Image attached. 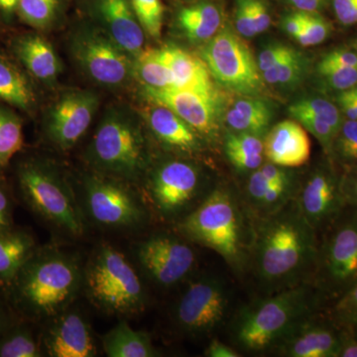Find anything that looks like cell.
I'll return each instance as SVG.
<instances>
[{
	"instance_id": "obj_13",
	"label": "cell",
	"mask_w": 357,
	"mask_h": 357,
	"mask_svg": "<svg viewBox=\"0 0 357 357\" xmlns=\"http://www.w3.org/2000/svg\"><path fill=\"white\" fill-rule=\"evenodd\" d=\"M188 243L184 237L155 234L136 245V258L150 280L171 287L185 280L196 266V252Z\"/></svg>"
},
{
	"instance_id": "obj_37",
	"label": "cell",
	"mask_w": 357,
	"mask_h": 357,
	"mask_svg": "<svg viewBox=\"0 0 357 357\" xmlns=\"http://www.w3.org/2000/svg\"><path fill=\"white\" fill-rule=\"evenodd\" d=\"M303 68L304 64H303L302 57L299 53H297L274 67L261 72L263 81L270 84H282V86L293 84L299 81L300 77H302Z\"/></svg>"
},
{
	"instance_id": "obj_32",
	"label": "cell",
	"mask_w": 357,
	"mask_h": 357,
	"mask_svg": "<svg viewBox=\"0 0 357 357\" xmlns=\"http://www.w3.org/2000/svg\"><path fill=\"white\" fill-rule=\"evenodd\" d=\"M23 144L22 121L13 109L0 105V171L9 165Z\"/></svg>"
},
{
	"instance_id": "obj_12",
	"label": "cell",
	"mask_w": 357,
	"mask_h": 357,
	"mask_svg": "<svg viewBox=\"0 0 357 357\" xmlns=\"http://www.w3.org/2000/svg\"><path fill=\"white\" fill-rule=\"evenodd\" d=\"M229 291L217 277H201L188 285L176 304L174 318L182 332L206 335L220 326L227 316Z\"/></svg>"
},
{
	"instance_id": "obj_22",
	"label": "cell",
	"mask_w": 357,
	"mask_h": 357,
	"mask_svg": "<svg viewBox=\"0 0 357 357\" xmlns=\"http://www.w3.org/2000/svg\"><path fill=\"white\" fill-rule=\"evenodd\" d=\"M155 53L172 70L177 89H190L215 98L211 75L203 59L176 46L155 49Z\"/></svg>"
},
{
	"instance_id": "obj_14",
	"label": "cell",
	"mask_w": 357,
	"mask_h": 357,
	"mask_svg": "<svg viewBox=\"0 0 357 357\" xmlns=\"http://www.w3.org/2000/svg\"><path fill=\"white\" fill-rule=\"evenodd\" d=\"M72 52L82 69L96 83L119 86L126 83L132 73L131 56L107 33L98 30L77 33L73 39Z\"/></svg>"
},
{
	"instance_id": "obj_5",
	"label": "cell",
	"mask_w": 357,
	"mask_h": 357,
	"mask_svg": "<svg viewBox=\"0 0 357 357\" xmlns=\"http://www.w3.org/2000/svg\"><path fill=\"white\" fill-rule=\"evenodd\" d=\"M83 290L89 302L109 314H134L147 304L139 275L121 251L100 244L84 268Z\"/></svg>"
},
{
	"instance_id": "obj_42",
	"label": "cell",
	"mask_w": 357,
	"mask_h": 357,
	"mask_svg": "<svg viewBox=\"0 0 357 357\" xmlns=\"http://www.w3.org/2000/svg\"><path fill=\"white\" fill-rule=\"evenodd\" d=\"M297 53L295 49L287 45L280 43L270 45L258 56V67L261 72H264Z\"/></svg>"
},
{
	"instance_id": "obj_4",
	"label": "cell",
	"mask_w": 357,
	"mask_h": 357,
	"mask_svg": "<svg viewBox=\"0 0 357 357\" xmlns=\"http://www.w3.org/2000/svg\"><path fill=\"white\" fill-rule=\"evenodd\" d=\"M319 292L316 285L304 282L248 305L234 319L237 345L252 354L273 349L294 326L314 314Z\"/></svg>"
},
{
	"instance_id": "obj_43",
	"label": "cell",
	"mask_w": 357,
	"mask_h": 357,
	"mask_svg": "<svg viewBox=\"0 0 357 357\" xmlns=\"http://www.w3.org/2000/svg\"><path fill=\"white\" fill-rule=\"evenodd\" d=\"M335 67L357 68V54L349 50H337L326 54L318 65V70Z\"/></svg>"
},
{
	"instance_id": "obj_35",
	"label": "cell",
	"mask_w": 357,
	"mask_h": 357,
	"mask_svg": "<svg viewBox=\"0 0 357 357\" xmlns=\"http://www.w3.org/2000/svg\"><path fill=\"white\" fill-rule=\"evenodd\" d=\"M58 0H20L17 10L21 20L32 27H47L53 20Z\"/></svg>"
},
{
	"instance_id": "obj_17",
	"label": "cell",
	"mask_w": 357,
	"mask_h": 357,
	"mask_svg": "<svg viewBox=\"0 0 357 357\" xmlns=\"http://www.w3.org/2000/svg\"><path fill=\"white\" fill-rule=\"evenodd\" d=\"M41 337L44 354L51 357H93L98 349L83 314L67 309L49 319Z\"/></svg>"
},
{
	"instance_id": "obj_45",
	"label": "cell",
	"mask_w": 357,
	"mask_h": 357,
	"mask_svg": "<svg viewBox=\"0 0 357 357\" xmlns=\"http://www.w3.org/2000/svg\"><path fill=\"white\" fill-rule=\"evenodd\" d=\"M333 6L335 16L342 24H356L357 0H333Z\"/></svg>"
},
{
	"instance_id": "obj_28",
	"label": "cell",
	"mask_w": 357,
	"mask_h": 357,
	"mask_svg": "<svg viewBox=\"0 0 357 357\" xmlns=\"http://www.w3.org/2000/svg\"><path fill=\"white\" fill-rule=\"evenodd\" d=\"M225 119L234 132L264 136L272 121V112L266 103L257 98H237L229 105Z\"/></svg>"
},
{
	"instance_id": "obj_52",
	"label": "cell",
	"mask_w": 357,
	"mask_h": 357,
	"mask_svg": "<svg viewBox=\"0 0 357 357\" xmlns=\"http://www.w3.org/2000/svg\"><path fill=\"white\" fill-rule=\"evenodd\" d=\"M338 357H357V337L342 332V342Z\"/></svg>"
},
{
	"instance_id": "obj_16",
	"label": "cell",
	"mask_w": 357,
	"mask_h": 357,
	"mask_svg": "<svg viewBox=\"0 0 357 357\" xmlns=\"http://www.w3.org/2000/svg\"><path fill=\"white\" fill-rule=\"evenodd\" d=\"M98 107V98L89 91H73L63 96L47 117V137L59 149L74 147L88 130Z\"/></svg>"
},
{
	"instance_id": "obj_46",
	"label": "cell",
	"mask_w": 357,
	"mask_h": 357,
	"mask_svg": "<svg viewBox=\"0 0 357 357\" xmlns=\"http://www.w3.org/2000/svg\"><path fill=\"white\" fill-rule=\"evenodd\" d=\"M335 311L342 321L357 316V283L340 298Z\"/></svg>"
},
{
	"instance_id": "obj_39",
	"label": "cell",
	"mask_w": 357,
	"mask_h": 357,
	"mask_svg": "<svg viewBox=\"0 0 357 357\" xmlns=\"http://www.w3.org/2000/svg\"><path fill=\"white\" fill-rule=\"evenodd\" d=\"M331 33V25L321 16L306 13L304 30L296 37L302 46H314L323 43Z\"/></svg>"
},
{
	"instance_id": "obj_51",
	"label": "cell",
	"mask_w": 357,
	"mask_h": 357,
	"mask_svg": "<svg viewBox=\"0 0 357 357\" xmlns=\"http://www.w3.org/2000/svg\"><path fill=\"white\" fill-rule=\"evenodd\" d=\"M204 356L208 357H238L241 354L229 345L223 344L218 340H213L204 351Z\"/></svg>"
},
{
	"instance_id": "obj_50",
	"label": "cell",
	"mask_w": 357,
	"mask_h": 357,
	"mask_svg": "<svg viewBox=\"0 0 357 357\" xmlns=\"http://www.w3.org/2000/svg\"><path fill=\"white\" fill-rule=\"evenodd\" d=\"M306 23V13H293L286 16L283 21V28L289 35L296 38L304 30Z\"/></svg>"
},
{
	"instance_id": "obj_21",
	"label": "cell",
	"mask_w": 357,
	"mask_h": 357,
	"mask_svg": "<svg viewBox=\"0 0 357 357\" xmlns=\"http://www.w3.org/2000/svg\"><path fill=\"white\" fill-rule=\"evenodd\" d=\"M96 9L110 38L131 57H137L144 50L145 32L130 0H98Z\"/></svg>"
},
{
	"instance_id": "obj_10",
	"label": "cell",
	"mask_w": 357,
	"mask_h": 357,
	"mask_svg": "<svg viewBox=\"0 0 357 357\" xmlns=\"http://www.w3.org/2000/svg\"><path fill=\"white\" fill-rule=\"evenodd\" d=\"M84 206L89 218L109 229H135L147 222L144 203L126 185L103 176H89L84 183Z\"/></svg>"
},
{
	"instance_id": "obj_2",
	"label": "cell",
	"mask_w": 357,
	"mask_h": 357,
	"mask_svg": "<svg viewBox=\"0 0 357 357\" xmlns=\"http://www.w3.org/2000/svg\"><path fill=\"white\" fill-rule=\"evenodd\" d=\"M83 279L76 256L58 248H37L6 286V297L24 318L50 319L69 309L83 290Z\"/></svg>"
},
{
	"instance_id": "obj_18",
	"label": "cell",
	"mask_w": 357,
	"mask_h": 357,
	"mask_svg": "<svg viewBox=\"0 0 357 357\" xmlns=\"http://www.w3.org/2000/svg\"><path fill=\"white\" fill-rule=\"evenodd\" d=\"M342 332L314 318V314L293 326L275 344L278 356L287 357H338Z\"/></svg>"
},
{
	"instance_id": "obj_19",
	"label": "cell",
	"mask_w": 357,
	"mask_h": 357,
	"mask_svg": "<svg viewBox=\"0 0 357 357\" xmlns=\"http://www.w3.org/2000/svg\"><path fill=\"white\" fill-rule=\"evenodd\" d=\"M145 95L150 102L172 110L202 135L211 136L217 130L215 98L190 89L148 86H145Z\"/></svg>"
},
{
	"instance_id": "obj_31",
	"label": "cell",
	"mask_w": 357,
	"mask_h": 357,
	"mask_svg": "<svg viewBox=\"0 0 357 357\" xmlns=\"http://www.w3.org/2000/svg\"><path fill=\"white\" fill-rule=\"evenodd\" d=\"M41 340L26 324L13 323L0 335V357H41Z\"/></svg>"
},
{
	"instance_id": "obj_20",
	"label": "cell",
	"mask_w": 357,
	"mask_h": 357,
	"mask_svg": "<svg viewBox=\"0 0 357 357\" xmlns=\"http://www.w3.org/2000/svg\"><path fill=\"white\" fill-rule=\"evenodd\" d=\"M264 156L268 161L285 168L305 165L311 157V140L306 129L297 121H283L265 134Z\"/></svg>"
},
{
	"instance_id": "obj_24",
	"label": "cell",
	"mask_w": 357,
	"mask_h": 357,
	"mask_svg": "<svg viewBox=\"0 0 357 357\" xmlns=\"http://www.w3.org/2000/svg\"><path fill=\"white\" fill-rule=\"evenodd\" d=\"M13 51L26 72L38 81L50 83L60 73L57 54L52 45L40 35L18 37L14 40Z\"/></svg>"
},
{
	"instance_id": "obj_26",
	"label": "cell",
	"mask_w": 357,
	"mask_h": 357,
	"mask_svg": "<svg viewBox=\"0 0 357 357\" xmlns=\"http://www.w3.org/2000/svg\"><path fill=\"white\" fill-rule=\"evenodd\" d=\"M102 347L105 354L109 357L160 356L149 333L134 330L126 321H121L103 335Z\"/></svg>"
},
{
	"instance_id": "obj_56",
	"label": "cell",
	"mask_w": 357,
	"mask_h": 357,
	"mask_svg": "<svg viewBox=\"0 0 357 357\" xmlns=\"http://www.w3.org/2000/svg\"><path fill=\"white\" fill-rule=\"evenodd\" d=\"M344 321H345V323L349 324V325H351L352 328H354V330H356V332L357 333V316L351 317V318L344 319Z\"/></svg>"
},
{
	"instance_id": "obj_6",
	"label": "cell",
	"mask_w": 357,
	"mask_h": 357,
	"mask_svg": "<svg viewBox=\"0 0 357 357\" xmlns=\"http://www.w3.org/2000/svg\"><path fill=\"white\" fill-rule=\"evenodd\" d=\"M16 175L21 197L33 213L69 236L84 234L83 210L56 167L42 160L27 159L18 165Z\"/></svg>"
},
{
	"instance_id": "obj_33",
	"label": "cell",
	"mask_w": 357,
	"mask_h": 357,
	"mask_svg": "<svg viewBox=\"0 0 357 357\" xmlns=\"http://www.w3.org/2000/svg\"><path fill=\"white\" fill-rule=\"evenodd\" d=\"M136 58L135 72L145 86L157 89H177L172 70L157 57L155 49L143 50Z\"/></svg>"
},
{
	"instance_id": "obj_34",
	"label": "cell",
	"mask_w": 357,
	"mask_h": 357,
	"mask_svg": "<svg viewBox=\"0 0 357 357\" xmlns=\"http://www.w3.org/2000/svg\"><path fill=\"white\" fill-rule=\"evenodd\" d=\"M289 112L292 117L301 114L318 117L330 124L337 132L342 128V121L340 110L333 103L323 98H306V100H299L289 107Z\"/></svg>"
},
{
	"instance_id": "obj_23",
	"label": "cell",
	"mask_w": 357,
	"mask_h": 357,
	"mask_svg": "<svg viewBox=\"0 0 357 357\" xmlns=\"http://www.w3.org/2000/svg\"><path fill=\"white\" fill-rule=\"evenodd\" d=\"M154 105L155 107L146 110L145 117L160 142L183 153L198 151L201 147L198 132L168 107Z\"/></svg>"
},
{
	"instance_id": "obj_38",
	"label": "cell",
	"mask_w": 357,
	"mask_h": 357,
	"mask_svg": "<svg viewBox=\"0 0 357 357\" xmlns=\"http://www.w3.org/2000/svg\"><path fill=\"white\" fill-rule=\"evenodd\" d=\"M333 152L347 163H357V121L347 119L335 136Z\"/></svg>"
},
{
	"instance_id": "obj_53",
	"label": "cell",
	"mask_w": 357,
	"mask_h": 357,
	"mask_svg": "<svg viewBox=\"0 0 357 357\" xmlns=\"http://www.w3.org/2000/svg\"><path fill=\"white\" fill-rule=\"evenodd\" d=\"M291 4L304 13H314L323 6L325 0H288Z\"/></svg>"
},
{
	"instance_id": "obj_41",
	"label": "cell",
	"mask_w": 357,
	"mask_h": 357,
	"mask_svg": "<svg viewBox=\"0 0 357 357\" xmlns=\"http://www.w3.org/2000/svg\"><path fill=\"white\" fill-rule=\"evenodd\" d=\"M234 24L241 36L251 38L257 35L252 17V0H236Z\"/></svg>"
},
{
	"instance_id": "obj_47",
	"label": "cell",
	"mask_w": 357,
	"mask_h": 357,
	"mask_svg": "<svg viewBox=\"0 0 357 357\" xmlns=\"http://www.w3.org/2000/svg\"><path fill=\"white\" fill-rule=\"evenodd\" d=\"M252 17L256 33L266 31L271 25V15L265 0H252Z\"/></svg>"
},
{
	"instance_id": "obj_8",
	"label": "cell",
	"mask_w": 357,
	"mask_h": 357,
	"mask_svg": "<svg viewBox=\"0 0 357 357\" xmlns=\"http://www.w3.org/2000/svg\"><path fill=\"white\" fill-rule=\"evenodd\" d=\"M202 56L211 77L225 88L248 96L261 93L263 77L257 60L234 32H218L204 47Z\"/></svg>"
},
{
	"instance_id": "obj_49",
	"label": "cell",
	"mask_w": 357,
	"mask_h": 357,
	"mask_svg": "<svg viewBox=\"0 0 357 357\" xmlns=\"http://www.w3.org/2000/svg\"><path fill=\"white\" fill-rule=\"evenodd\" d=\"M342 188L347 204L357 208V167L342 181Z\"/></svg>"
},
{
	"instance_id": "obj_11",
	"label": "cell",
	"mask_w": 357,
	"mask_h": 357,
	"mask_svg": "<svg viewBox=\"0 0 357 357\" xmlns=\"http://www.w3.org/2000/svg\"><path fill=\"white\" fill-rule=\"evenodd\" d=\"M203 187L198 166L184 160H171L154 171L148 185L157 213L165 220H181L196 208Z\"/></svg>"
},
{
	"instance_id": "obj_1",
	"label": "cell",
	"mask_w": 357,
	"mask_h": 357,
	"mask_svg": "<svg viewBox=\"0 0 357 357\" xmlns=\"http://www.w3.org/2000/svg\"><path fill=\"white\" fill-rule=\"evenodd\" d=\"M318 252L317 231L293 199L274 215L256 220L248 266L272 294L307 282Z\"/></svg>"
},
{
	"instance_id": "obj_3",
	"label": "cell",
	"mask_w": 357,
	"mask_h": 357,
	"mask_svg": "<svg viewBox=\"0 0 357 357\" xmlns=\"http://www.w3.org/2000/svg\"><path fill=\"white\" fill-rule=\"evenodd\" d=\"M243 201L227 188H217L178 220V231L187 241L215 251L232 270L248 266L255 223Z\"/></svg>"
},
{
	"instance_id": "obj_48",
	"label": "cell",
	"mask_w": 357,
	"mask_h": 357,
	"mask_svg": "<svg viewBox=\"0 0 357 357\" xmlns=\"http://www.w3.org/2000/svg\"><path fill=\"white\" fill-rule=\"evenodd\" d=\"M337 103L347 119L357 121V86L340 91Z\"/></svg>"
},
{
	"instance_id": "obj_15",
	"label": "cell",
	"mask_w": 357,
	"mask_h": 357,
	"mask_svg": "<svg viewBox=\"0 0 357 357\" xmlns=\"http://www.w3.org/2000/svg\"><path fill=\"white\" fill-rule=\"evenodd\" d=\"M294 201L301 215L317 232L332 227L347 206L342 181L328 170L314 171L298 190Z\"/></svg>"
},
{
	"instance_id": "obj_40",
	"label": "cell",
	"mask_w": 357,
	"mask_h": 357,
	"mask_svg": "<svg viewBox=\"0 0 357 357\" xmlns=\"http://www.w3.org/2000/svg\"><path fill=\"white\" fill-rule=\"evenodd\" d=\"M326 84L337 91H345L357 86V68L335 67L318 70Z\"/></svg>"
},
{
	"instance_id": "obj_27",
	"label": "cell",
	"mask_w": 357,
	"mask_h": 357,
	"mask_svg": "<svg viewBox=\"0 0 357 357\" xmlns=\"http://www.w3.org/2000/svg\"><path fill=\"white\" fill-rule=\"evenodd\" d=\"M36 249L34 237L25 230L0 234V286L6 287L13 280Z\"/></svg>"
},
{
	"instance_id": "obj_9",
	"label": "cell",
	"mask_w": 357,
	"mask_h": 357,
	"mask_svg": "<svg viewBox=\"0 0 357 357\" xmlns=\"http://www.w3.org/2000/svg\"><path fill=\"white\" fill-rule=\"evenodd\" d=\"M332 225L319 248L314 277L319 290L342 297L357 283V208Z\"/></svg>"
},
{
	"instance_id": "obj_54",
	"label": "cell",
	"mask_w": 357,
	"mask_h": 357,
	"mask_svg": "<svg viewBox=\"0 0 357 357\" xmlns=\"http://www.w3.org/2000/svg\"><path fill=\"white\" fill-rule=\"evenodd\" d=\"M13 323V319H11L10 316L7 312L6 307L0 304V335L6 332L9 326Z\"/></svg>"
},
{
	"instance_id": "obj_44",
	"label": "cell",
	"mask_w": 357,
	"mask_h": 357,
	"mask_svg": "<svg viewBox=\"0 0 357 357\" xmlns=\"http://www.w3.org/2000/svg\"><path fill=\"white\" fill-rule=\"evenodd\" d=\"M14 229L13 204L6 185L0 182V234Z\"/></svg>"
},
{
	"instance_id": "obj_55",
	"label": "cell",
	"mask_w": 357,
	"mask_h": 357,
	"mask_svg": "<svg viewBox=\"0 0 357 357\" xmlns=\"http://www.w3.org/2000/svg\"><path fill=\"white\" fill-rule=\"evenodd\" d=\"M20 0H0V9L3 13H11L17 8Z\"/></svg>"
},
{
	"instance_id": "obj_25",
	"label": "cell",
	"mask_w": 357,
	"mask_h": 357,
	"mask_svg": "<svg viewBox=\"0 0 357 357\" xmlns=\"http://www.w3.org/2000/svg\"><path fill=\"white\" fill-rule=\"evenodd\" d=\"M25 72L0 51V100L30 112L36 103V95Z\"/></svg>"
},
{
	"instance_id": "obj_7",
	"label": "cell",
	"mask_w": 357,
	"mask_h": 357,
	"mask_svg": "<svg viewBox=\"0 0 357 357\" xmlns=\"http://www.w3.org/2000/svg\"><path fill=\"white\" fill-rule=\"evenodd\" d=\"M88 159L96 170L135 181L148 164L146 142L132 116L112 112L103 117L89 145Z\"/></svg>"
},
{
	"instance_id": "obj_36",
	"label": "cell",
	"mask_w": 357,
	"mask_h": 357,
	"mask_svg": "<svg viewBox=\"0 0 357 357\" xmlns=\"http://www.w3.org/2000/svg\"><path fill=\"white\" fill-rule=\"evenodd\" d=\"M130 3L144 32L158 38L163 26L164 7L161 0H130Z\"/></svg>"
},
{
	"instance_id": "obj_30",
	"label": "cell",
	"mask_w": 357,
	"mask_h": 357,
	"mask_svg": "<svg viewBox=\"0 0 357 357\" xmlns=\"http://www.w3.org/2000/svg\"><path fill=\"white\" fill-rule=\"evenodd\" d=\"M225 152L239 172H253L264 163L262 136L246 132H230L225 140Z\"/></svg>"
},
{
	"instance_id": "obj_29",
	"label": "cell",
	"mask_w": 357,
	"mask_h": 357,
	"mask_svg": "<svg viewBox=\"0 0 357 357\" xmlns=\"http://www.w3.org/2000/svg\"><path fill=\"white\" fill-rule=\"evenodd\" d=\"M178 22L190 41L208 42L220 30L222 14L213 4H195L181 9Z\"/></svg>"
}]
</instances>
